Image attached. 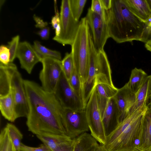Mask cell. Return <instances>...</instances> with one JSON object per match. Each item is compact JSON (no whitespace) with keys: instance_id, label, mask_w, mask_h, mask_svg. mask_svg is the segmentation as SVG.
Masks as SVG:
<instances>
[{"instance_id":"cell-10","label":"cell","mask_w":151,"mask_h":151,"mask_svg":"<svg viewBox=\"0 0 151 151\" xmlns=\"http://www.w3.org/2000/svg\"><path fill=\"white\" fill-rule=\"evenodd\" d=\"M61 118L66 135L72 139L89 130L85 109L63 108Z\"/></svg>"},{"instance_id":"cell-17","label":"cell","mask_w":151,"mask_h":151,"mask_svg":"<svg viewBox=\"0 0 151 151\" xmlns=\"http://www.w3.org/2000/svg\"><path fill=\"white\" fill-rule=\"evenodd\" d=\"M151 147V107L148 105L144 114L137 148L145 150Z\"/></svg>"},{"instance_id":"cell-33","label":"cell","mask_w":151,"mask_h":151,"mask_svg":"<svg viewBox=\"0 0 151 151\" xmlns=\"http://www.w3.org/2000/svg\"><path fill=\"white\" fill-rule=\"evenodd\" d=\"M140 41L145 43L151 42V21L145 24Z\"/></svg>"},{"instance_id":"cell-29","label":"cell","mask_w":151,"mask_h":151,"mask_svg":"<svg viewBox=\"0 0 151 151\" xmlns=\"http://www.w3.org/2000/svg\"><path fill=\"white\" fill-rule=\"evenodd\" d=\"M19 36L17 35L12 37L11 40L8 42V47L10 54V63H12L16 57L17 52L19 43Z\"/></svg>"},{"instance_id":"cell-26","label":"cell","mask_w":151,"mask_h":151,"mask_svg":"<svg viewBox=\"0 0 151 151\" xmlns=\"http://www.w3.org/2000/svg\"><path fill=\"white\" fill-rule=\"evenodd\" d=\"M63 71L66 78L68 80L75 68L73 57L71 52H67L61 60Z\"/></svg>"},{"instance_id":"cell-14","label":"cell","mask_w":151,"mask_h":151,"mask_svg":"<svg viewBox=\"0 0 151 151\" xmlns=\"http://www.w3.org/2000/svg\"><path fill=\"white\" fill-rule=\"evenodd\" d=\"M114 97L119 109L120 123L129 114L135 101V94L130 90L126 83L118 89Z\"/></svg>"},{"instance_id":"cell-2","label":"cell","mask_w":151,"mask_h":151,"mask_svg":"<svg viewBox=\"0 0 151 151\" xmlns=\"http://www.w3.org/2000/svg\"><path fill=\"white\" fill-rule=\"evenodd\" d=\"M110 37L118 43L140 41L145 24L132 13L123 0H112L106 11Z\"/></svg>"},{"instance_id":"cell-36","label":"cell","mask_w":151,"mask_h":151,"mask_svg":"<svg viewBox=\"0 0 151 151\" xmlns=\"http://www.w3.org/2000/svg\"><path fill=\"white\" fill-rule=\"evenodd\" d=\"M33 18L36 23V24L35 25V27H36L42 29L47 26L48 25L47 22H44L40 17L34 14L33 16Z\"/></svg>"},{"instance_id":"cell-16","label":"cell","mask_w":151,"mask_h":151,"mask_svg":"<svg viewBox=\"0 0 151 151\" xmlns=\"http://www.w3.org/2000/svg\"><path fill=\"white\" fill-rule=\"evenodd\" d=\"M36 136L51 151H63L73 141L66 134H45Z\"/></svg>"},{"instance_id":"cell-39","label":"cell","mask_w":151,"mask_h":151,"mask_svg":"<svg viewBox=\"0 0 151 151\" xmlns=\"http://www.w3.org/2000/svg\"><path fill=\"white\" fill-rule=\"evenodd\" d=\"M7 151H16L14 145L10 140V138Z\"/></svg>"},{"instance_id":"cell-9","label":"cell","mask_w":151,"mask_h":151,"mask_svg":"<svg viewBox=\"0 0 151 151\" xmlns=\"http://www.w3.org/2000/svg\"><path fill=\"white\" fill-rule=\"evenodd\" d=\"M42 68L39 74L42 87L46 91L54 93L63 71L61 60L55 58L42 57Z\"/></svg>"},{"instance_id":"cell-20","label":"cell","mask_w":151,"mask_h":151,"mask_svg":"<svg viewBox=\"0 0 151 151\" xmlns=\"http://www.w3.org/2000/svg\"><path fill=\"white\" fill-rule=\"evenodd\" d=\"M96 88L98 103L102 117L109 101L114 96L118 88L114 86L104 83H99Z\"/></svg>"},{"instance_id":"cell-4","label":"cell","mask_w":151,"mask_h":151,"mask_svg":"<svg viewBox=\"0 0 151 151\" xmlns=\"http://www.w3.org/2000/svg\"><path fill=\"white\" fill-rule=\"evenodd\" d=\"M24 80L16 65L12 63L0 64V96L10 92L14 101L17 118L27 117L28 107Z\"/></svg>"},{"instance_id":"cell-42","label":"cell","mask_w":151,"mask_h":151,"mask_svg":"<svg viewBox=\"0 0 151 151\" xmlns=\"http://www.w3.org/2000/svg\"><path fill=\"white\" fill-rule=\"evenodd\" d=\"M145 47L147 50L151 51V42L146 43Z\"/></svg>"},{"instance_id":"cell-8","label":"cell","mask_w":151,"mask_h":151,"mask_svg":"<svg viewBox=\"0 0 151 151\" xmlns=\"http://www.w3.org/2000/svg\"><path fill=\"white\" fill-rule=\"evenodd\" d=\"M85 110L91 135L100 144L104 145L106 137L98 103L96 87L91 93Z\"/></svg>"},{"instance_id":"cell-41","label":"cell","mask_w":151,"mask_h":151,"mask_svg":"<svg viewBox=\"0 0 151 151\" xmlns=\"http://www.w3.org/2000/svg\"><path fill=\"white\" fill-rule=\"evenodd\" d=\"M73 142L72 145L68 146L65 148L63 151H73Z\"/></svg>"},{"instance_id":"cell-38","label":"cell","mask_w":151,"mask_h":151,"mask_svg":"<svg viewBox=\"0 0 151 151\" xmlns=\"http://www.w3.org/2000/svg\"><path fill=\"white\" fill-rule=\"evenodd\" d=\"M103 8L106 10L110 9L112 6V0H100Z\"/></svg>"},{"instance_id":"cell-19","label":"cell","mask_w":151,"mask_h":151,"mask_svg":"<svg viewBox=\"0 0 151 151\" xmlns=\"http://www.w3.org/2000/svg\"><path fill=\"white\" fill-rule=\"evenodd\" d=\"M151 99V75H148L138 91L135 93L134 105L130 114L135 111L146 107L149 100Z\"/></svg>"},{"instance_id":"cell-7","label":"cell","mask_w":151,"mask_h":151,"mask_svg":"<svg viewBox=\"0 0 151 151\" xmlns=\"http://www.w3.org/2000/svg\"><path fill=\"white\" fill-rule=\"evenodd\" d=\"M61 32L59 36L52 39L63 45H71L76 36L80 21L76 20L70 10L69 0L61 1L59 14Z\"/></svg>"},{"instance_id":"cell-27","label":"cell","mask_w":151,"mask_h":151,"mask_svg":"<svg viewBox=\"0 0 151 151\" xmlns=\"http://www.w3.org/2000/svg\"><path fill=\"white\" fill-rule=\"evenodd\" d=\"M86 0H69L70 10L75 19L79 21Z\"/></svg>"},{"instance_id":"cell-37","label":"cell","mask_w":151,"mask_h":151,"mask_svg":"<svg viewBox=\"0 0 151 151\" xmlns=\"http://www.w3.org/2000/svg\"><path fill=\"white\" fill-rule=\"evenodd\" d=\"M60 22L59 14L57 13L55 16L52 17L51 19V24L54 29H55L58 25L60 24Z\"/></svg>"},{"instance_id":"cell-1","label":"cell","mask_w":151,"mask_h":151,"mask_svg":"<svg viewBox=\"0 0 151 151\" xmlns=\"http://www.w3.org/2000/svg\"><path fill=\"white\" fill-rule=\"evenodd\" d=\"M24 83L28 107V130L36 135L66 134L61 118L63 108L54 93L34 81L24 80Z\"/></svg>"},{"instance_id":"cell-22","label":"cell","mask_w":151,"mask_h":151,"mask_svg":"<svg viewBox=\"0 0 151 151\" xmlns=\"http://www.w3.org/2000/svg\"><path fill=\"white\" fill-rule=\"evenodd\" d=\"M0 109L2 115L9 121L13 122L17 119L14 101L10 92L0 96Z\"/></svg>"},{"instance_id":"cell-6","label":"cell","mask_w":151,"mask_h":151,"mask_svg":"<svg viewBox=\"0 0 151 151\" xmlns=\"http://www.w3.org/2000/svg\"><path fill=\"white\" fill-rule=\"evenodd\" d=\"M80 22L78 32L71 45V53L75 69L81 81L82 94L88 75L91 35L86 17L82 18Z\"/></svg>"},{"instance_id":"cell-25","label":"cell","mask_w":151,"mask_h":151,"mask_svg":"<svg viewBox=\"0 0 151 151\" xmlns=\"http://www.w3.org/2000/svg\"><path fill=\"white\" fill-rule=\"evenodd\" d=\"M33 47L42 57H50L62 60L61 54L60 52L46 48L42 45L38 41L35 40L34 42Z\"/></svg>"},{"instance_id":"cell-35","label":"cell","mask_w":151,"mask_h":151,"mask_svg":"<svg viewBox=\"0 0 151 151\" xmlns=\"http://www.w3.org/2000/svg\"><path fill=\"white\" fill-rule=\"evenodd\" d=\"M50 28L47 26L39 31L37 34L43 40H47L48 39L50 34Z\"/></svg>"},{"instance_id":"cell-24","label":"cell","mask_w":151,"mask_h":151,"mask_svg":"<svg viewBox=\"0 0 151 151\" xmlns=\"http://www.w3.org/2000/svg\"><path fill=\"white\" fill-rule=\"evenodd\" d=\"M6 127L10 140L16 151H20L21 141L23 137L22 134L14 124L8 123Z\"/></svg>"},{"instance_id":"cell-32","label":"cell","mask_w":151,"mask_h":151,"mask_svg":"<svg viewBox=\"0 0 151 151\" xmlns=\"http://www.w3.org/2000/svg\"><path fill=\"white\" fill-rule=\"evenodd\" d=\"M10 54L8 47L1 45L0 47V61L3 64L6 65L10 63Z\"/></svg>"},{"instance_id":"cell-40","label":"cell","mask_w":151,"mask_h":151,"mask_svg":"<svg viewBox=\"0 0 151 151\" xmlns=\"http://www.w3.org/2000/svg\"><path fill=\"white\" fill-rule=\"evenodd\" d=\"M61 32V27L60 24L55 29V37H57L59 36Z\"/></svg>"},{"instance_id":"cell-44","label":"cell","mask_w":151,"mask_h":151,"mask_svg":"<svg viewBox=\"0 0 151 151\" xmlns=\"http://www.w3.org/2000/svg\"><path fill=\"white\" fill-rule=\"evenodd\" d=\"M151 11V0H146Z\"/></svg>"},{"instance_id":"cell-12","label":"cell","mask_w":151,"mask_h":151,"mask_svg":"<svg viewBox=\"0 0 151 151\" xmlns=\"http://www.w3.org/2000/svg\"><path fill=\"white\" fill-rule=\"evenodd\" d=\"M85 17L91 31L94 46L98 52L104 49L107 40L110 38L106 22L90 8Z\"/></svg>"},{"instance_id":"cell-30","label":"cell","mask_w":151,"mask_h":151,"mask_svg":"<svg viewBox=\"0 0 151 151\" xmlns=\"http://www.w3.org/2000/svg\"><path fill=\"white\" fill-rule=\"evenodd\" d=\"M90 8L92 11L100 16L106 22V11L103 8L100 0H92Z\"/></svg>"},{"instance_id":"cell-13","label":"cell","mask_w":151,"mask_h":151,"mask_svg":"<svg viewBox=\"0 0 151 151\" xmlns=\"http://www.w3.org/2000/svg\"><path fill=\"white\" fill-rule=\"evenodd\" d=\"M16 57L19 60L21 68L29 74L31 73L35 65L41 62L42 58L33 47L26 41L19 42Z\"/></svg>"},{"instance_id":"cell-31","label":"cell","mask_w":151,"mask_h":151,"mask_svg":"<svg viewBox=\"0 0 151 151\" xmlns=\"http://www.w3.org/2000/svg\"><path fill=\"white\" fill-rule=\"evenodd\" d=\"M10 138L5 127L1 131L0 134V151H7Z\"/></svg>"},{"instance_id":"cell-45","label":"cell","mask_w":151,"mask_h":151,"mask_svg":"<svg viewBox=\"0 0 151 151\" xmlns=\"http://www.w3.org/2000/svg\"><path fill=\"white\" fill-rule=\"evenodd\" d=\"M132 151H148V149H147V150H142L138 148H137L135 150H134Z\"/></svg>"},{"instance_id":"cell-21","label":"cell","mask_w":151,"mask_h":151,"mask_svg":"<svg viewBox=\"0 0 151 151\" xmlns=\"http://www.w3.org/2000/svg\"><path fill=\"white\" fill-rule=\"evenodd\" d=\"M99 145L91 134L85 132L73 139V151H96Z\"/></svg>"},{"instance_id":"cell-34","label":"cell","mask_w":151,"mask_h":151,"mask_svg":"<svg viewBox=\"0 0 151 151\" xmlns=\"http://www.w3.org/2000/svg\"><path fill=\"white\" fill-rule=\"evenodd\" d=\"M20 151H51L49 148L44 144H41L37 147H32L22 143Z\"/></svg>"},{"instance_id":"cell-3","label":"cell","mask_w":151,"mask_h":151,"mask_svg":"<svg viewBox=\"0 0 151 151\" xmlns=\"http://www.w3.org/2000/svg\"><path fill=\"white\" fill-rule=\"evenodd\" d=\"M147 107L129 114L106 137L102 145L107 151H132L138 148L142 120Z\"/></svg>"},{"instance_id":"cell-11","label":"cell","mask_w":151,"mask_h":151,"mask_svg":"<svg viewBox=\"0 0 151 151\" xmlns=\"http://www.w3.org/2000/svg\"><path fill=\"white\" fill-rule=\"evenodd\" d=\"M54 93L63 108L85 109L81 99L72 88L63 71Z\"/></svg>"},{"instance_id":"cell-47","label":"cell","mask_w":151,"mask_h":151,"mask_svg":"<svg viewBox=\"0 0 151 151\" xmlns=\"http://www.w3.org/2000/svg\"><path fill=\"white\" fill-rule=\"evenodd\" d=\"M151 107V102L148 104Z\"/></svg>"},{"instance_id":"cell-28","label":"cell","mask_w":151,"mask_h":151,"mask_svg":"<svg viewBox=\"0 0 151 151\" xmlns=\"http://www.w3.org/2000/svg\"><path fill=\"white\" fill-rule=\"evenodd\" d=\"M68 81L70 86L76 93L82 99L81 83L75 68Z\"/></svg>"},{"instance_id":"cell-43","label":"cell","mask_w":151,"mask_h":151,"mask_svg":"<svg viewBox=\"0 0 151 151\" xmlns=\"http://www.w3.org/2000/svg\"><path fill=\"white\" fill-rule=\"evenodd\" d=\"M96 151H107L103 147L102 145H99Z\"/></svg>"},{"instance_id":"cell-18","label":"cell","mask_w":151,"mask_h":151,"mask_svg":"<svg viewBox=\"0 0 151 151\" xmlns=\"http://www.w3.org/2000/svg\"><path fill=\"white\" fill-rule=\"evenodd\" d=\"M134 15L145 23L151 19V11L146 0H123Z\"/></svg>"},{"instance_id":"cell-5","label":"cell","mask_w":151,"mask_h":151,"mask_svg":"<svg viewBox=\"0 0 151 151\" xmlns=\"http://www.w3.org/2000/svg\"><path fill=\"white\" fill-rule=\"evenodd\" d=\"M100 83L114 86L106 54L104 49L98 52L96 50L91 36L88 75L82 93V99L85 109L93 89L97 84Z\"/></svg>"},{"instance_id":"cell-46","label":"cell","mask_w":151,"mask_h":151,"mask_svg":"<svg viewBox=\"0 0 151 151\" xmlns=\"http://www.w3.org/2000/svg\"><path fill=\"white\" fill-rule=\"evenodd\" d=\"M148 151H151V147L148 149Z\"/></svg>"},{"instance_id":"cell-23","label":"cell","mask_w":151,"mask_h":151,"mask_svg":"<svg viewBox=\"0 0 151 151\" xmlns=\"http://www.w3.org/2000/svg\"><path fill=\"white\" fill-rule=\"evenodd\" d=\"M148 75L141 69L135 68L131 71L129 81L127 83L130 90L136 93Z\"/></svg>"},{"instance_id":"cell-15","label":"cell","mask_w":151,"mask_h":151,"mask_svg":"<svg viewBox=\"0 0 151 151\" xmlns=\"http://www.w3.org/2000/svg\"><path fill=\"white\" fill-rule=\"evenodd\" d=\"M102 120L106 137L116 128L119 124V111L114 97L109 101Z\"/></svg>"}]
</instances>
